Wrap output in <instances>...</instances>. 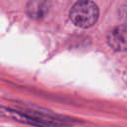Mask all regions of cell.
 <instances>
[{
	"mask_svg": "<svg viewBox=\"0 0 127 127\" xmlns=\"http://www.w3.org/2000/svg\"><path fill=\"white\" fill-rule=\"evenodd\" d=\"M121 17L127 20V5L121 8Z\"/></svg>",
	"mask_w": 127,
	"mask_h": 127,
	"instance_id": "cell-5",
	"label": "cell"
},
{
	"mask_svg": "<svg viewBox=\"0 0 127 127\" xmlns=\"http://www.w3.org/2000/svg\"><path fill=\"white\" fill-rule=\"evenodd\" d=\"M49 10V4L46 0H31L27 5L28 14L34 19L45 17Z\"/></svg>",
	"mask_w": 127,
	"mask_h": 127,
	"instance_id": "cell-4",
	"label": "cell"
},
{
	"mask_svg": "<svg viewBox=\"0 0 127 127\" xmlns=\"http://www.w3.org/2000/svg\"><path fill=\"white\" fill-rule=\"evenodd\" d=\"M99 11L95 3L89 0H80L76 2L69 13L70 19L78 27L89 28L95 24L98 19Z\"/></svg>",
	"mask_w": 127,
	"mask_h": 127,
	"instance_id": "cell-2",
	"label": "cell"
},
{
	"mask_svg": "<svg viewBox=\"0 0 127 127\" xmlns=\"http://www.w3.org/2000/svg\"><path fill=\"white\" fill-rule=\"evenodd\" d=\"M107 43L117 52L127 51V24H120L112 28L107 35Z\"/></svg>",
	"mask_w": 127,
	"mask_h": 127,
	"instance_id": "cell-3",
	"label": "cell"
},
{
	"mask_svg": "<svg viewBox=\"0 0 127 127\" xmlns=\"http://www.w3.org/2000/svg\"><path fill=\"white\" fill-rule=\"evenodd\" d=\"M0 115L36 127H68V125H66L65 122L56 117H50L47 115H41L37 113L30 114L28 112H22L2 106H0Z\"/></svg>",
	"mask_w": 127,
	"mask_h": 127,
	"instance_id": "cell-1",
	"label": "cell"
}]
</instances>
